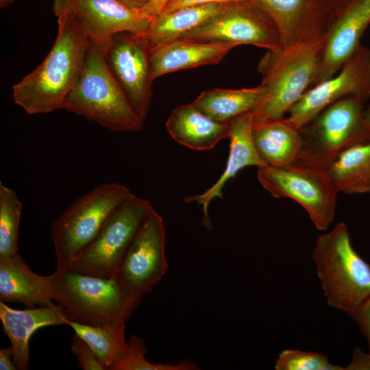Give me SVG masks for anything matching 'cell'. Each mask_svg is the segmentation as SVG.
<instances>
[{"instance_id":"obj_13","label":"cell","mask_w":370,"mask_h":370,"mask_svg":"<svg viewBox=\"0 0 370 370\" xmlns=\"http://www.w3.org/2000/svg\"><path fill=\"white\" fill-rule=\"evenodd\" d=\"M101 49L113 76L145 121L152 99L149 42L142 33L125 32L115 34Z\"/></svg>"},{"instance_id":"obj_34","label":"cell","mask_w":370,"mask_h":370,"mask_svg":"<svg viewBox=\"0 0 370 370\" xmlns=\"http://www.w3.org/2000/svg\"><path fill=\"white\" fill-rule=\"evenodd\" d=\"M170 0H149L147 5L140 11L142 14L154 17L160 14L165 8Z\"/></svg>"},{"instance_id":"obj_14","label":"cell","mask_w":370,"mask_h":370,"mask_svg":"<svg viewBox=\"0 0 370 370\" xmlns=\"http://www.w3.org/2000/svg\"><path fill=\"white\" fill-rule=\"evenodd\" d=\"M275 23L283 47L325 39L338 4L320 0H256Z\"/></svg>"},{"instance_id":"obj_36","label":"cell","mask_w":370,"mask_h":370,"mask_svg":"<svg viewBox=\"0 0 370 370\" xmlns=\"http://www.w3.org/2000/svg\"><path fill=\"white\" fill-rule=\"evenodd\" d=\"M130 8L140 11L149 0H117Z\"/></svg>"},{"instance_id":"obj_27","label":"cell","mask_w":370,"mask_h":370,"mask_svg":"<svg viewBox=\"0 0 370 370\" xmlns=\"http://www.w3.org/2000/svg\"><path fill=\"white\" fill-rule=\"evenodd\" d=\"M22 208L15 190L0 182V259L18 253Z\"/></svg>"},{"instance_id":"obj_10","label":"cell","mask_w":370,"mask_h":370,"mask_svg":"<svg viewBox=\"0 0 370 370\" xmlns=\"http://www.w3.org/2000/svg\"><path fill=\"white\" fill-rule=\"evenodd\" d=\"M181 38L283 48L278 29L256 0L225 3L223 8Z\"/></svg>"},{"instance_id":"obj_1","label":"cell","mask_w":370,"mask_h":370,"mask_svg":"<svg viewBox=\"0 0 370 370\" xmlns=\"http://www.w3.org/2000/svg\"><path fill=\"white\" fill-rule=\"evenodd\" d=\"M58 34L49 53L12 86L14 103L28 114L64 109L82 70L91 42L62 0H53Z\"/></svg>"},{"instance_id":"obj_25","label":"cell","mask_w":370,"mask_h":370,"mask_svg":"<svg viewBox=\"0 0 370 370\" xmlns=\"http://www.w3.org/2000/svg\"><path fill=\"white\" fill-rule=\"evenodd\" d=\"M266 93L267 90L261 84L239 89L213 88L202 92L193 102L212 119L227 123L235 117L254 111Z\"/></svg>"},{"instance_id":"obj_35","label":"cell","mask_w":370,"mask_h":370,"mask_svg":"<svg viewBox=\"0 0 370 370\" xmlns=\"http://www.w3.org/2000/svg\"><path fill=\"white\" fill-rule=\"evenodd\" d=\"M13 358L12 348H4L0 349V369L15 370L16 367L12 360Z\"/></svg>"},{"instance_id":"obj_16","label":"cell","mask_w":370,"mask_h":370,"mask_svg":"<svg viewBox=\"0 0 370 370\" xmlns=\"http://www.w3.org/2000/svg\"><path fill=\"white\" fill-rule=\"evenodd\" d=\"M369 25L370 0H342L336 5L314 86L341 69L361 44L360 39Z\"/></svg>"},{"instance_id":"obj_7","label":"cell","mask_w":370,"mask_h":370,"mask_svg":"<svg viewBox=\"0 0 370 370\" xmlns=\"http://www.w3.org/2000/svg\"><path fill=\"white\" fill-rule=\"evenodd\" d=\"M257 177L273 197L301 206L317 230H325L332 222L338 193L322 166L299 160L284 166L258 167Z\"/></svg>"},{"instance_id":"obj_4","label":"cell","mask_w":370,"mask_h":370,"mask_svg":"<svg viewBox=\"0 0 370 370\" xmlns=\"http://www.w3.org/2000/svg\"><path fill=\"white\" fill-rule=\"evenodd\" d=\"M64 110L114 132H136L144 125L111 73L102 49L92 44Z\"/></svg>"},{"instance_id":"obj_22","label":"cell","mask_w":370,"mask_h":370,"mask_svg":"<svg viewBox=\"0 0 370 370\" xmlns=\"http://www.w3.org/2000/svg\"><path fill=\"white\" fill-rule=\"evenodd\" d=\"M253 139L258 153L267 165L284 166L301 158V134L286 117L254 124Z\"/></svg>"},{"instance_id":"obj_5","label":"cell","mask_w":370,"mask_h":370,"mask_svg":"<svg viewBox=\"0 0 370 370\" xmlns=\"http://www.w3.org/2000/svg\"><path fill=\"white\" fill-rule=\"evenodd\" d=\"M55 301L69 321L99 327L125 325L140 301L129 296L114 278L59 269L51 274Z\"/></svg>"},{"instance_id":"obj_21","label":"cell","mask_w":370,"mask_h":370,"mask_svg":"<svg viewBox=\"0 0 370 370\" xmlns=\"http://www.w3.org/2000/svg\"><path fill=\"white\" fill-rule=\"evenodd\" d=\"M165 126L175 141L195 150L211 149L221 140L229 138L230 122L212 119L194 102L174 108Z\"/></svg>"},{"instance_id":"obj_9","label":"cell","mask_w":370,"mask_h":370,"mask_svg":"<svg viewBox=\"0 0 370 370\" xmlns=\"http://www.w3.org/2000/svg\"><path fill=\"white\" fill-rule=\"evenodd\" d=\"M153 210L149 201L135 195L123 202L67 268L89 275L114 278L138 230Z\"/></svg>"},{"instance_id":"obj_18","label":"cell","mask_w":370,"mask_h":370,"mask_svg":"<svg viewBox=\"0 0 370 370\" xmlns=\"http://www.w3.org/2000/svg\"><path fill=\"white\" fill-rule=\"evenodd\" d=\"M0 319L3 331L12 345V360L17 369H28L29 341L38 329L50 325H64L69 322L64 310L60 304L36 308L16 310L0 301Z\"/></svg>"},{"instance_id":"obj_2","label":"cell","mask_w":370,"mask_h":370,"mask_svg":"<svg viewBox=\"0 0 370 370\" xmlns=\"http://www.w3.org/2000/svg\"><path fill=\"white\" fill-rule=\"evenodd\" d=\"M325 39L267 50L258 71L266 95L253 112L254 124L284 118L289 109L314 85Z\"/></svg>"},{"instance_id":"obj_32","label":"cell","mask_w":370,"mask_h":370,"mask_svg":"<svg viewBox=\"0 0 370 370\" xmlns=\"http://www.w3.org/2000/svg\"><path fill=\"white\" fill-rule=\"evenodd\" d=\"M241 1L254 0H170L162 12H168L182 7L189 5H197L210 3H227Z\"/></svg>"},{"instance_id":"obj_24","label":"cell","mask_w":370,"mask_h":370,"mask_svg":"<svg viewBox=\"0 0 370 370\" xmlns=\"http://www.w3.org/2000/svg\"><path fill=\"white\" fill-rule=\"evenodd\" d=\"M225 3H210L182 7L161 12L153 17L149 29L142 33L151 50L158 46L181 38L219 12Z\"/></svg>"},{"instance_id":"obj_38","label":"cell","mask_w":370,"mask_h":370,"mask_svg":"<svg viewBox=\"0 0 370 370\" xmlns=\"http://www.w3.org/2000/svg\"><path fill=\"white\" fill-rule=\"evenodd\" d=\"M14 1V0H0V8H4L12 3Z\"/></svg>"},{"instance_id":"obj_26","label":"cell","mask_w":370,"mask_h":370,"mask_svg":"<svg viewBox=\"0 0 370 370\" xmlns=\"http://www.w3.org/2000/svg\"><path fill=\"white\" fill-rule=\"evenodd\" d=\"M67 325L90 346L105 370H112L126 351L125 325L99 327L71 321Z\"/></svg>"},{"instance_id":"obj_12","label":"cell","mask_w":370,"mask_h":370,"mask_svg":"<svg viewBox=\"0 0 370 370\" xmlns=\"http://www.w3.org/2000/svg\"><path fill=\"white\" fill-rule=\"evenodd\" d=\"M349 97L370 100V49L362 44L334 75L308 89L286 119L299 130L327 106Z\"/></svg>"},{"instance_id":"obj_31","label":"cell","mask_w":370,"mask_h":370,"mask_svg":"<svg viewBox=\"0 0 370 370\" xmlns=\"http://www.w3.org/2000/svg\"><path fill=\"white\" fill-rule=\"evenodd\" d=\"M352 318L366 338L370 352V296L362 303Z\"/></svg>"},{"instance_id":"obj_17","label":"cell","mask_w":370,"mask_h":370,"mask_svg":"<svg viewBox=\"0 0 370 370\" xmlns=\"http://www.w3.org/2000/svg\"><path fill=\"white\" fill-rule=\"evenodd\" d=\"M253 112L240 115L230 121V152L225 169L219 180L203 193L184 199L185 202H196L202 206V223L208 230H212L208 214L209 205L216 198L223 199L225 184L230 179L235 178L236 174L247 166L258 168L267 165L258 153L254 143Z\"/></svg>"},{"instance_id":"obj_3","label":"cell","mask_w":370,"mask_h":370,"mask_svg":"<svg viewBox=\"0 0 370 370\" xmlns=\"http://www.w3.org/2000/svg\"><path fill=\"white\" fill-rule=\"evenodd\" d=\"M312 258L328 304L352 317L370 296V265L354 248L345 223L317 238Z\"/></svg>"},{"instance_id":"obj_29","label":"cell","mask_w":370,"mask_h":370,"mask_svg":"<svg viewBox=\"0 0 370 370\" xmlns=\"http://www.w3.org/2000/svg\"><path fill=\"white\" fill-rule=\"evenodd\" d=\"M275 370H345V368L330 362L322 354L298 349L282 350L275 364Z\"/></svg>"},{"instance_id":"obj_6","label":"cell","mask_w":370,"mask_h":370,"mask_svg":"<svg viewBox=\"0 0 370 370\" xmlns=\"http://www.w3.org/2000/svg\"><path fill=\"white\" fill-rule=\"evenodd\" d=\"M134 195L123 185L104 182L77 199L51 225L57 268L69 267L94 240L110 214Z\"/></svg>"},{"instance_id":"obj_20","label":"cell","mask_w":370,"mask_h":370,"mask_svg":"<svg viewBox=\"0 0 370 370\" xmlns=\"http://www.w3.org/2000/svg\"><path fill=\"white\" fill-rule=\"evenodd\" d=\"M0 299L27 307L54 305L52 275L34 273L18 253L0 259Z\"/></svg>"},{"instance_id":"obj_8","label":"cell","mask_w":370,"mask_h":370,"mask_svg":"<svg viewBox=\"0 0 370 370\" xmlns=\"http://www.w3.org/2000/svg\"><path fill=\"white\" fill-rule=\"evenodd\" d=\"M364 103L354 97L341 99L300 128L303 151L299 160L323 166L342 151L369 141L370 130L364 117Z\"/></svg>"},{"instance_id":"obj_11","label":"cell","mask_w":370,"mask_h":370,"mask_svg":"<svg viewBox=\"0 0 370 370\" xmlns=\"http://www.w3.org/2000/svg\"><path fill=\"white\" fill-rule=\"evenodd\" d=\"M166 227L153 210L127 249L114 278L131 297L141 301L162 280L168 270Z\"/></svg>"},{"instance_id":"obj_30","label":"cell","mask_w":370,"mask_h":370,"mask_svg":"<svg viewBox=\"0 0 370 370\" xmlns=\"http://www.w3.org/2000/svg\"><path fill=\"white\" fill-rule=\"evenodd\" d=\"M71 351L75 356L80 369L84 370H105L92 349L76 334L73 337Z\"/></svg>"},{"instance_id":"obj_28","label":"cell","mask_w":370,"mask_h":370,"mask_svg":"<svg viewBox=\"0 0 370 370\" xmlns=\"http://www.w3.org/2000/svg\"><path fill=\"white\" fill-rule=\"evenodd\" d=\"M147 352L145 341L133 335L127 342L126 351L112 370H197L198 365L189 359H183L177 364H154L146 359Z\"/></svg>"},{"instance_id":"obj_23","label":"cell","mask_w":370,"mask_h":370,"mask_svg":"<svg viewBox=\"0 0 370 370\" xmlns=\"http://www.w3.org/2000/svg\"><path fill=\"white\" fill-rule=\"evenodd\" d=\"M338 193L370 194V140L352 146L321 166Z\"/></svg>"},{"instance_id":"obj_37","label":"cell","mask_w":370,"mask_h":370,"mask_svg":"<svg viewBox=\"0 0 370 370\" xmlns=\"http://www.w3.org/2000/svg\"><path fill=\"white\" fill-rule=\"evenodd\" d=\"M364 117H365L366 123L370 130V104L368 106L367 108H365Z\"/></svg>"},{"instance_id":"obj_15","label":"cell","mask_w":370,"mask_h":370,"mask_svg":"<svg viewBox=\"0 0 370 370\" xmlns=\"http://www.w3.org/2000/svg\"><path fill=\"white\" fill-rule=\"evenodd\" d=\"M92 45L103 49L121 32L144 33L152 17L117 0H62Z\"/></svg>"},{"instance_id":"obj_19","label":"cell","mask_w":370,"mask_h":370,"mask_svg":"<svg viewBox=\"0 0 370 370\" xmlns=\"http://www.w3.org/2000/svg\"><path fill=\"white\" fill-rule=\"evenodd\" d=\"M238 46L231 42L180 38L156 47L150 56L151 78L153 81L177 71L217 64Z\"/></svg>"},{"instance_id":"obj_39","label":"cell","mask_w":370,"mask_h":370,"mask_svg":"<svg viewBox=\"0 0 370 370\" xmlns=\"http://www.w3.org/2000/svg\"><path fill=\"white\" fill-rule=\"evenodd\" d=\"M320 1H323L331 3L337 4L340 3L342 0H320Z\"/></svg>"},{"instance_id":"obj_33","label":"cell","mask_w":370,"mask_h":370,"mask_svg":"<svg viewBox=\"0 0 370 370\" xmlns=\"http://www.w3.org/2000/svg\"><path fill=\"white\" fill-rule=\"evenodd\" d=\"M345 370H370V352L368 354L356 347L352 352V359Z\"/></svg>"}]
</instances>
